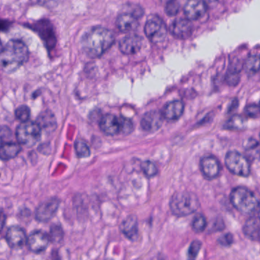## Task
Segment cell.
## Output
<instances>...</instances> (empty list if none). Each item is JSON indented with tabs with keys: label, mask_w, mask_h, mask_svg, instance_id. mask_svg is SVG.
Returning a JSON list of instances; mask_svg holds the SVG:
<instances>
[{
	"label": "cell",
	"mask_w": 260,
	"mask_h": 260,
	"mask_svg": "<svg viewBox=\"0 0 260 260\" xmlns=\"http://www.w3.org/2000/svg\"><path fill=\"white\" fill-rule=\"evenodd\" d=\"M205 3H215V2L218 1V0H203Z\"/></svg>",
	"instance_id": "f35d334b"
},
{
	"label": "cell",
	"mask_w": 260,
	"mask_h": 260,
	"mask_svg": "<svg viewBox=\"0 0 260 260\" xmlns=\"http://www.w3.org/2000/svg\"><path fill=\"white\" fill-rule=\"evenodd\" d=\"M174 1V0H161V2H163V3H169V2Z\"/></svg>",
	"instance_id": "ab89813d"
},
{
	"label": "cell",
	"mask_w": 260,
	"mask_h": 260,
	"mask_svg": "<svg viewBox=\"0 0 260 260\" xmlns=\"http://www.w3.org/2000/svg\"><path fill=\"white\" fill-rule=\"evenodd\" d=\"M185 105L181 101H174L168 103L162 111L163 118L175 120L180 118L184 112Z\"/></svg>",
	"instance_id": "d6986e66"
},
{
	"label": "cell",
	"mask_w": 260,
	"mask_h": 260,
	"mask_svg": "<svg viewBox=\"0 0 260 260\" xmlns=\"http://www.w3.org/2000/svg\"><path fill=\"white\" fill-rule=\"evenodd\" d=\"M143 46V38L140 35H131L124 38L119 44V49L124 54H135Z\"/></svg>",
	"instance_id": "30bf717a"
},
{
	"label": "cell",
	"mask_w": 260,
	"mask_h": 260,
	"mask_svg": "<svg viewBox=\"0 0 260 260\" xmlns=\"http://www.w3.org/2000/svg\"><path fill=\"white\" fill-rule=\"evenodd\" d=\"M163 117L158 111H149L143 115L140 122L142 129L147 132H155L163 124Z\"/></svg>",
	"instance_id": "9a60e30c"
},
{
	"label": "cell",
	"mask_w": 260,
	"mask_h": 260,
	"mask_svg": "<svg viewBox=\"0 0 260 260\" xmlns=\"http://www.w3.org/2000/svg\"><path fill=\"white\" fill-rule=\"evenodd\" d=\"M170 209L176 216L185 217L197 211L200 206L198 197L189 191H180L172 196Z\"/></svg>",
	"instance_id": "3957f363"
},
{
	"label": "cell",
	"mask_w": 260,
	"mask_h": 260,
	"mask_svg": "<svg viewBox=\"0 0 260 260\" xmlns=\"http://www.w3.org/2000/svg\"><path fill=\"white\" fill-rule=\"evenodd\" d=\"M28 56L25 44L18 40H11L0 49V67L6 73H14L27 62Z\"/></svg>",
	"instance_id": "7a4b0ae2"
},
{
	"label": "cell",
	"mask_w": 260,
	"mask_h": 260,
	"mask_svg": "<svg viewBox=\"0 0 260 260\" xmlns=\"http://www.w3.org/2000/svg\"><path fill=\"white\" fill-rule=\"evenodd\" d=\"M21 151L19 144L15 142H5L0 145V159L9 160L16 157Z\"/></svg>",
	"instance_id": "7402d4cb"
},
{
	"label": "cell",
	"mask_w": 260,
	"mask_h": 260,
	"mask_svg": "<svg viewBox=\"0 0 260 260\" xmlns=\"http://www.w3.org/2000/svg\"><path fill=\"white\" fill-rule=\"evenodd\" d=\"M200 166L201 172L207 178H215L221 172V165L213 156H207L201 159Z\"/></svg>",
	"instance_id": "2e32d148"
},
{
	"label": "cell",
	"mask_w": 260,
	"mask_h": 260,
	"mask_svg": "<svg viewBox=\"0 0 260 260\" xmlns=\"http://www.w3.org/2000/svg\"><path fill=\"white\" fill-rule=\"evenodd\" d=\"M50 240L53 242H59L63 238V230L60 226L54 225L50 229Z\"/></svg>",
	"instance_id": "1f68e13d"
},
{
	"label": "cell",
	"mask_w": 260,
	"mask_h": 260,
	"mask_svg": "<svg viewBox=\"0 0 260 260\" xmlns=\"http://www.w3.org/2000/svg\"><path fill=\"white\" fill-rule=\"evenodd\" d=\"M50 242V238L45 232L35 231L27 239V247L33 253H41L46 250Z\"/></svg>",
	"instance_id": "9c48e42d"
},
{
	"label": "cell",
	"mask_w": 260,
	"mask_h": 260,
	"mask_svg": "<svg viewBox=\"0 0 260 260\" xmlns=\"http://www.w3.org/2000/svg\"><path fill=\"white\" fill-rule=\"evenodd\" d=\"M193 27L190 21L184 18L175 20L170 26V32L175 38L186 39L192 35Z\"/></svg>",
	"instance_id": "5bb4252c"
},
{
	"label": "cell",
	"mask_w": 260,
	"mask_h": 260,
	"mask_svg": "<svg viewBox=\"0 0 260 260\" xmlns=\"http://www.w3.org/2000/svg\"><path fill=\"white\" fill-rule=\"evenodd\" d=\"M207 226V220L206 217L201 214H198L194 218L192 223V228L194 232L196 233H201L204 232Z\"/></svg>",
	"instance_id": "d4e9b609"
},
{
	"label": "cell",
	"mask_w": 260,
	"mask_h": 260,
	"mask_svg": "<svg viewBox=\"0 0 260 260\" xmlns=\"http://www.w3.org/2000/svg\"><path fill=\"white\" fill-rule=\"evenodd\" d=\"M6 215L5 214L4 211L0 209V232L3 230L4 228L5 224H6Z\"/></svg>",
	"instance_id": "8d00e7d4"
},
{
	"label": "cell",
	"mask_w": 260,
	"mask_h": 260,
	"mask_svg": "<svg viewBox=\"0 0 260 260\" xmlns=\"http://www.w3.org/2000/svg\"><path fill=\"white\" fill-rule=\"evenodd\" d=\"M206 12V5L203 0H188L184 6V13L189 21L199 19Z\"/></svg>",
	"instance_id": "8fae6325"
},
{
	"label": "cell",
	"mask_w": 260,
	"mask_h": 260,
	"mask_svg": "<svg viewBox=\"0 0 260 260\" xmlns=\"http://www.w3.org/2000/svg\"><path fill=\"white\" fill-rule=\"evenodd\" d=\"M259 107L256 105H248L245 109L246 115L248 116L249 117H252V118L257 117L259 116Z\"/></svg>",
	"instance_id": "e575fe53"
},
{
	"label": "cell",
	"mask_w": 260,
	"mask_h": 260,
	"mask_svg": "<svg viewBox=\"0 0 260 260\" xmlns=\"http://www.w3.org/2000/svg\"><path fill=\"white\" fill-rule=\"evenodd\" d=\"M226 81L228 85H232V86H235L238 85V82L240 81V76L238 73L237 72H230L227 75L226 77Z\"/></svg>",
	"instance_id": "836d02e7"
},
{
	"label": "cell",
	"mask_w": 260,
	"mask_h": 260,
	"mask_svg": "<svg viewBox=\"0 0 260 260\" xmlns=\"http://www.w3.org/2000/svg\"><path fill=\"white\" fill-rule=\"evenodd\" d=\"M41 128H49L55 124V119L53 114L50 112H44L40 116L38 122H37Z\"/></svg>",
	"instance_id": "4316f807"
},
{
	"label": "cell",
	"mask_w": 260,
	"mask_h": 260,
	"mask_svg": "<svg viewBox=\"0 0 260 260\" xmlns=\"http://www.w3.org/2000/svg\"><path fill=\"white\" fill-rule=\"evenodd\" d=\"M225 165L227 169L234 174L240 177H248L250 166L245 156L236 151H229L225 157Z\"/></svg>",
	"instance_id": "52a82bcc"
},
{
	"label": "cell",
	"mask_w": 260,
	"mask_h": 260,
	"mask_svg": "<svg viewBox=\"0 0 260 260\" xmlns=\"http://www.w3.org/2000/svg\"><path fill=\"white\" fill-rule=\"evenodd\" d=\"M75 150L79 157H87L91 154L90 146L83 140H77L75 142Z\"/></svg>",
	"instance_id": "484cf974"
},
{
	"label": "cell",
	"mask_w": 260,
	"mask_h": 260,
	"mask_svg": "<svg viewBox=\"0 0 260 260\" xmlns=\"http://www.w3.org/2000/svg\"><path fill=\"white\" fill-rule=\"evenodd\" d=\"M35 29L39 34L43 41L45 42L46 46L52 48L55 45V36L51 24L48 21H41L35 24Z\"/></svg>",
	"instance_id": "e0dca14e"
},
{
	"label": "cell",
	"mask_w": 260,
	"mask_h": 260,
	"mask_svg": "<svg viewBox=\"0 0 260 260\" xmlns=\"http://www.w3.org/2000/svg\"><path fill=\"white\" fill-rule=\"evenodd\" d=\"M218 242H219V244H221V245L224 246V247H229V246L233 244V235L230 233L225 234V235H223V236H221V238H219Z\"/></svg>",
	"instance_id": "d590c367"
},
{
	"label": "cell",
	"mask_w": 260,
	"mask_h": 260,
	"mask_svg": "<svg viewBox=\"0 0 260 260\" xmlns=\"http://www.w3.org/2000/svg\"><path fill=\"white\" fill-rule=\"evenodd\" d=\"M245 127V119L239 115L234 116L225 124V128L227 129L242 130Z\"/></svg>",
	"instance_id": "cb8c5ba5"
},
{
	"label": "cell",
	"mask_w": 260,
	"mask_h": 260,
	"mask_svg": "<svg viewBox=\"0 0 260 260\" xmlns=\"http://www.w3.org/2000/svg\"><path fill=\"white\" fill-rule=\"evenodd\" d=\"M8 26H9V24L6 21L0 20V30H7Z\"/></svg>",
	"instance_id": "74e56055"
},
{
	"label": "cell",
	"mask_w": 260,
	"mask_h": 260,
	"mask_svg": "<svg viewBox=\"0 0 260 260\" xmlns=\"http://www.w3.org/2000/svg\"><path fill=\"white\" fill-rule=\"evenodd\" d=\"M244 232L247 238L252 241H259V218L253 216L246 221L244 226Z\"/></svg>",
	"instance_id": "44dd1931"
},
{
	"label": "cell",
	"mask_w": 260,
	"mask_h": 260,
	"mask_svg": "<svg viewBox=\"0 0 260 260\" xmlns=\"http://www.w3.org/2000/svg\"><path fill=\"white\" fill-rule=\"evenodd\" d=\"M121 123H122V132L121 133L124 135H128L133 131V123L129 119L121 117Z\"/></svg>",
	"instance_id": "d6a6232c"
},
{
	"label": "cell",
	"mask_w": 260,
	"mask_h": 260,
	"mask_svg": "<svg viewBox=\"0 0 260 260\" xmlns=\"http://www.w3.org/2000/svg\"><path fill=\"white\" fill-rule=\"evenodd\" d=\"M118 28L122 32H130L135 30L138 27L137 18L131 13L121 14L116 21Z\"/></svg>",
	"instance_id": "ffe728a7"
},
{
	"label": "cell",
	"mask_w": 260,
	"mask_h": 260,
	"mask_svg": "<svg viewBox=\"0 0 260 260\" xmlns=\"http://www.w3.org/2000/svg\"><path fill=\"white\" fill-rule=\"evenodd\" d=\"M100 129L108 136H115L122 132L121 117H118L113 114H106L101 119Z\"/></svg>",
	"instance_id": "7c38bea8"
},
{
	"label": "cell",
	"mask_w": 260,
	"mask_h": 260,
	"mask_svg": "<svg viewBox=\"0 0 260 260\" xmlns=\"http://www.w3.org/2000/svg\"><path fill=\"white\" fill-rule=\"evenodd\" d=\"M17 141L19 145L30 148L36 145L41 138V128L36 122L27 120L22 122L15 132Z\"/></svg>",
	"instance_id": "5b68a950"
},
{
	"label": "cell",
	"mask_w": 260,
	"mask_h": 260,
	"mask_svg": "<svg viewBox=\"0 0 260 260\" xmlns=\"http://www.w3.org/2000/svg\"><path fill=\"white\" fill-rule=\"evenodd\" d=\"M6 241L12 248H20L27 242V237L23 229L18 226H12L8 229Z\"/></svg>",
	"instance_id": "4fadbf2b"
},
{
	"label": "cell",
	"mask_w": 260,
	"mask_h": 260,
	"mask_svg": "<svg viewBox=\"0 0 260 260\" xmlns=\"http://www.w3.org/2000/svg\"><path fill=\"white\" fill-rule=\"evenodd\" d=\"M31 116V111L28 107L25 105L18 107L15 111V117L18 120L22 123V122H26L29 120Z\"/></svg>",
	"instance_id": "f1b7e54d"
},
{
	"label": "cell",
	"mask_w": 260,
	"mask_h": 260,
	"mask_svg": "<svg viewBox=\"0 0 260 260\" xmlns=\"http://www.w3.org/2000/svg\"><path fill=\"white\" fill-rule=\"evenodd\" d=\"M245 70L249 75L256 74L259 70V56L252 55L247 58L245 62Z\"/></svg>",
	"instance_id": "603a6c76"
},
{
	"label": "cell",
	"mask_w": 260,
	"mask_h": 260,
	"mask_svg": "<svg viewBox=\"0 0 260 260\" xmlns=\"http://www.w3.org/2000/svg\"><path fill=\"white\" fill-rule=\"evenodd\" d=\"M141 168L145 175L149 177H154V176L157 175V172H158L157 165L151 160H146V161L143 162L141 165Z\"/></svg>",
	"instance_id": "83f0119b"
},
{
	"label": "cell",
	"mask_w": 260,
	"mask_h": 260,
	"mask_svg": "<svg viewBox=\"0 0 260 260\" xmlns=\"http://www.w3.org/2000/svg\"><path fill=\"white\" fill-rule=\"evenodd\" d=\"M201 248V243L199 241H194L191 244L188 251V260H195Z\"/></svg>",
	"instance_id": "f546056e"
},
{
	"label": "cell",
	"mask_w": 260,
	"mask_h": 260,
	"mask_svg": "<svg viewBox=\"0 0 260 260\" xmlns=\"http://www.w3.org/2000/svg\"><path fill=\"white\" fill-rule=\"evenodd\" d=\"M146 36L154 44L163 42L167 35V27L163 20L157 15H151L145 27Z\"/></svg>",
	"instance_id": "8992f818"
},
{
	"label": "cell",
	"mask_w": 260,
	"mask_h": 260,
	"mask_svg": "<svg viewBox=\"0 0 260 260\" xmlns=\"http://www.w3.org/2000/svg\"><path fill=\"white\" fill-rule=\"evenodd\" d=\"M59 199L53 198L46 200L44 203H41L35 211V218L41 222H47L51 220L56 215L58 209H59Z\"/></svg>",
	"instance_id": "ba28073f"
},
{
	"label": "cell",
	"mask_w": 260,
	"mask_h": 260,
	"mask_svg": "<svg viewBox=\"0 0 260 260\" xmlns=\"http://www.w3.org/2000/svg\"><path fill=\"white\" fill-rule=\"evenodd\" d=\"M114 42L112 32L103 27H95L85 32L81 39V47L85 55L97 58L105 53Z\"/></svg>",
	"instance_id": "6da1fadb"
},
{
	"label": "cell",
	"mask_w": 260,
	"mask_h": 260,
	"mask_svg": "<svg viewBox=\"0 0 260 260\" xmlns=\"http://www.w3.org/2000/svg\"><path fill=\"white\" fill-rule=\"evenodd\" d=\"M230 199L234 207L244 215H253L259 209L257 198L247 188H235L230 193Z\"/></svg>",
	"instance_id": "277c9868"
},
{
	"label": "cell",
	"mask_w": 260,
	"mask_h": 260,
	"mask_svg": "<svg viewBox=\"0 0 260 260\" xmlns=\"http://www.w3.org/2000/svg\"><path fill=\"white\" fill-rule=\"evenodd\" d=\"M180 3L176 0L166 3V12L169 16H176L180 12Z\"/></svg>",
	"instance_id": "4dcf8cb0"
},
{
	"label": "cell",
	"mask_w": 260,
	"mask_h": 260,
	"mask_svg": "<svg viewBox=\"0 0 260 260\" xmlns=\"http://www.w3.org/2000/svg\"><path fill=\"white\" fill-rule=\"evenodd\" d=\"M120 230L130 241H137L139 236L138 222L134 215L128 217L120 225Z\"/></svg>",
	"instance_id": "ac0fdd59"
}]
</instances>
